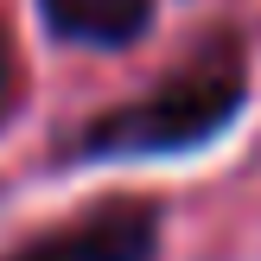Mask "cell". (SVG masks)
Listing matches in <instances>:
<instances>
[{"label": "cell", "instance_id": "1", "mask_svg": "<svg viewBox=\"0 0 261 261\" xmlns=\"http://www.w3.org/2000/svg\"><path fill=\"white\" fill-rule=\"evenodd\" d=\"M249 96L255 89H249L242 58L172 70L166 83H153L147 96L89 115V121L58 147V166L64 172H83V166H140V160H185V153H204L211 140H223L229 127L249 115Z\"/></svg>", "mask_w": 261, "mask_h": 261}, {"label": "cell", "instance_id": "2", "mask_svg": "<svg viewBox=\"0 0 261 261\" xmlns=\"http://www.w3.org/2000/svg\"><path fill=\"white\" fill-rule=\"evenodd\" d=\"M160 236H166V211L153 198H102L64 217L58 229L7 249L0 261H160Z\"/></svg>", "mask_w": 261, "mask_h": 261}, {"label": "cell", "instance_id": "3", "mask_svg": "<svg viewBox=\"0 0 261 261\" xmlns=\"http://www.w3.org/2000/svg\"><path fill=\"white\" fill-rule=\"evenodd\" d=\"M38 19L58 45L76 51H134L160 19V0H38Z\"/></svg>", "mask_w": 261, "mask_h": 261}, {"label": "cell", "instance_id": "4", "mask_svg": "<svg viewBox=\"0 0 261 261\" xmlns=\"http://www.w3.org/2000/svg\"><path fill=\"white\" fill-rule=\"evenodd\" d=\"M13 102V45H7V25H0V115Z\"/></svg>", "mask_w": 261, "mask_h": 261}]
</instances>
